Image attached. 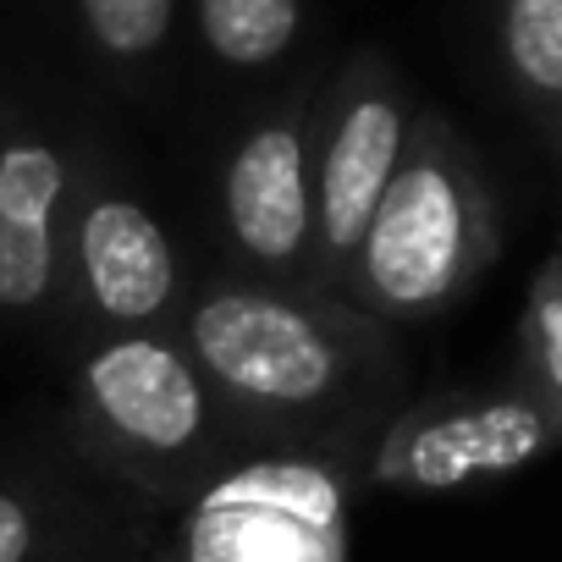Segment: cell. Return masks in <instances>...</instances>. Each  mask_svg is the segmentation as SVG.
<instances>
[{
  "instance_id": "3",
  "label": "cell",
  "mask_w": 562,
  "mask_h": 562,
  "mask_svg": "<svg viewBox=\"0 0 562 562\" xmlns=\"http://www.w3.org/2000/svg\"><path fill=\"white\" fill-rule=\"evenodd\" d=\"M370 441H248L171 502H116L111 562H348Z\"/></svg>"
},
{
  "instance_id": "2",
  "label": "cell",
  "mask_w": 562,
  "mask_h": 562,
  "mask_svg": "<svg viewBox=\"0 0 562 562\" xmlns=\"http://www.w3.org/2000/svg\"><path fill=\"white\" fill-rule=\"evenodd\" d=\"M61 441L133 507L193 491L248 447L171 326L67 337Z\"/></svg>"
},
{
  "instance_id": "9",
  "label": "cell",
  "mask_w": 562,
  "mask_h": 562,
  "mask_svg": "<svg viewBox=\"0 0 562 562\" xmlns=\"http://www.w3.org/2000/svg\"><path fill=\"white\" fill-rule=\"evenodd\" d=\"M78 171L83 133L0 94V326L56 321Z\"/></svg>"
},
{
  "instance_id": "13",
  "label": "cell",
  "mask_w": 562,
  "mask_h": 562,
  "mask_svg": "<svg viewBox=\"0 0 562 562\" xmlns=\"http://www.w3.org/2000/svg\"><path fill=\"white\" fill-rule=\"evenodd\" d=\"M496 72L562 149V0H485Z\"/></svg>"
},
{
  "instance_id": "8",
  "label": "cell",
  "mask_w": 562,
  "mask_h": 562,
  "mask_svg": "<svg viewBox=\"0 0 562 562\" xmlns=\"http://www.w3.org/2000/svg\"><path fill=\"white\" fill-rule=\"evenodd\" d=\"M562 452V414L518 375L496 386H447L397 408L364 447L359 480L397 496H452L524 474Z\"/></svg>"
},
{
  "instance_id": "6",
  "label": "cell",
  "mask_w": 562,
  "mask_h": 562,
  "mask_svg": "<svg viewBox=\"0 0 562 562\" xmlns=\"http://www.w3.org/2000/svg\"><path fill=\"white\" fill-rule=\"evenodd\" d=\"M419 100L397 61L381 45L348 50L315 94V248H310V281L304 293L342 299L348 259L392 188L408 133H414Z\"/></svg>"
},
{
  "instance_id": "7",
  "label": "cell",
  "mask_w": 562,
  "mask_h": 562,
  "mask_svg": "<svg viewBox=\"0 0 562 562\" xmlns=\"http://www.w3.org/2000/svg\"><path fill=\"white\" fill-rule=\"evenodd\" d=\"M315 94L321 78L288 83L254 105L215 166V243L221 265L270 288H304L315 248Z\"/></svg>"
},
{
  "instance_id": "5",
  "label": "cell",
  "mask_w": 562,
  "mask_h": 562,
  "mask_svg": "<svg viewBox=\"0 0 562 562\" xmlns=\"http://www.w3.org/2000/svg\"><path fill=\"white\" fill-rule=\"evenodd\" d=\"M193 270L144 193L138 171L100 138H83V171L61 237V299L56 321L78 331H155L188 304Z\"/></svg>"
},
{
  "instance_id": "12",
  "label": "cell",
  "mask_w": 562,
  "mask_h": 562,
  "mask_svg": "<svg viewBox=\"0 0 562 562\" xmlns=\"http://www.w3.org/2000/svg\"><path fill=\"white\" fill-rule=\"evenodd\" d=\"M310 34V0H188V40L210 72L254 83L281 72Z\"/></svg>"
},
{
  "instance_id": "4",
  "label": "cell",
  "mask_w": 562,
  "mask_h": 562,
  "mask_svg": "<svg viewBox=\"0 0 562 562\" xmlns=\"http://www.w3.org/2000/svg\"><path fill=\"white\" fill-rule=\"evenodd\" d=\"M496 254L502 210L474 144L458 133V122L419 105L403 166L348 259L342 304L392 331L419 326L447 315Z\"/></svg>"
},
{
  "instance_id": "11",
  "label": "cell",
  "mask_w": 562,
  "mask_h": 562,
  "mask_svg": "<svg viewBox=\"0 0 562 562\" xmlns=\"http://www.w3.org/2000/svg\"><path fill=\"white\" fill-rule=\"evenodd\" d=\"M67 23L83 61L116 94L144 100L188 34V0H67Z\"/></svg>"
},
{
  "instance_id": "14",
  "label": "cell",
  "mask_w": 562,
  "mask_h": 562,
  "mask_svg": "<svg viewBox=\"0 0 562 562\" xmlns=\"http://www.w3.org/2000/svg\"><path fill=\"white\" fill-rule=\"evenodd\" d=\"M513 375L535 386L562 414V248L535 270L518 315V364Z\"/></svg>"
},
{
  "instance_id": "10",
  "label": "cell",
  "mask_w": 562,
  "mask_h": 562,
  "mask_svg": "<svg viewBox=\"0 0 562 562\" xmlns=\"http://www.w3.org/2000/svg\"><path fill=\"white\" fill-rule=\"evenodd\" d=\"M116 496L50 469H0V562H111Z\"/></svg>"
},
{
  "instance_id": "1",
  "label": "cell",
  "mask_w": 562,
  "mask_h": 562,
  "mask_svg": "<svg viewBox=\"0 0 562 562\" xmlns=\"http://www.w3.org/2000/svg\"><path fill=\"white\" fill-rule=\"evenodd\" d=\"M171 331L248 441H370L392 419V326L342 299L204 270Z\"/></svg>"
}]
</instances>
